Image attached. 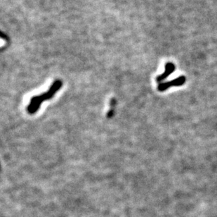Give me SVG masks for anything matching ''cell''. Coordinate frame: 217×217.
Instances as JSON below:
<instances>
[{
	"mask_svg": "<svg viewBox=\"0 0 217 217\" xmlns=\"http://www.w3.org/2000/svg\"><path fill=\"white\" fill-rule=\"evenodd\" d=\"M62 86H63V81L61 80L57 79V80H54V83L50 86L49 89L46 92H44L41 95H36L31 98L26 108L27 112L30 115L35 114L40 108L42 102L54 97L58 91L61 88Z\"/></svg>",
	"mask_w": 217,
	"mask_h": 217,
	"instance_id": "1",
	"label": "cell"
},
{
	"mask_svg": "<svg viewBox=\"0 0 217 217\" xmlns=\"http://www.w3.org/2000/svg\"><path fill=\"white\" fill-rule=\"evenodd\" d=\"M186 78L184 76H181L179 78L174 79V80H171L169 82H165V83H160L157 87V89L160 92H164V91L167 90L171 87H174V86H181L186 83Z\"/></svg>",
	"mask_w": 217,
	"mask_h": 217,
	"instance_id": "2",
	"label": "cell"
},
{
	"mask_svg": "<svg viewBox=\"0 0 217 217\" xmlns=\"http://www.w3.org/2000/svg\"><path fill=\"white\" fill-rule=\"evenodd\" d=\"M175 69H176L175 65H174V63H171V62H167V63L165 64V72H164L163 73L159 75L156 78V80H157V82L160 83V82L163 81L164 80H165L167 78H168V77H169V75H171V74L174 71H175Z\"/></svg>",
	"mask_w": 217,
	"mask_h": 217,
	"instance_id": "3",
	"label": "cell"
},
{
	"mask_svg": "<svg viewBox=\"0 0 217 217\" xmlns=\"http://www.w3.org/2000/svg\"><path fill=\"white\" fill-rule=\"evenodd\" d=\"M116 104V101H115V99L113 98L111 99V101H110V109L108 112V117L111 118L114 114V111H115V106Z\"/></svg>",
	"mask_w": 217,
	"mask_h": 217,
	"instance_id": "4",
	"label": "cell"
}]
</instances>
